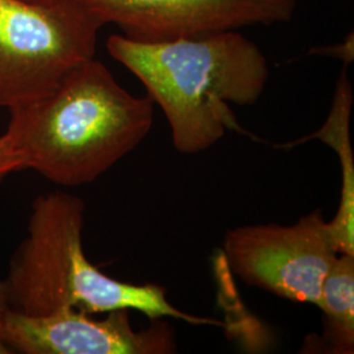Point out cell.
<instances>
[{"label": "cell", "mask_w": 354, "mask_h": 354, "mask_svg": "<svg viewBox=\"0 0 354 354\" xmlns=\"http://www.w3.org/2000/svg\"><path fill=\"white\" fill-rule=\"evenodd\" d=\"M151 97L120 86L105 64H79L46 95L8 109L1 134L23 171L64 187L89 184L151 131Z\"/></svg>", "instance_id": "6da1fadb"}, {"label": "cell", "mask_w": 354, "mask_h": 354, "mask_svg": "<svg viewBox=\"0 0 354 354\" xmlns=\"http://www.w3.org/2000/svg\"><path fill=\"white\" fill-rule=\"evenodd\" d=\"M106 49L160 105L181 153L205 151L227 131L244 134L230 104H256L269 77L266 55L238 30L153 44L112 35Z\"/></svg>", "instance_id": "7a4b0ae2"}, {"label": "cell", "mask_w": 354, "mask_h": 354, "mask_svg": "<svg viewBox=\"0 0 354 354\" xmlns=\"http://www.w3.org/2000/svg\"><path fill=\"white\" fill-rule=\"evenodd\" d=\"M84 213L83 200L70 193L51 192L35 200L26 239L13 252L4 279L11 310L32 317L66 308L89 315L136 310L151 320L174 317L225 327L212 317L180 311L160 285H133L102 273L83 250Z\"/></svg>", "instance_id": "3957f363"}, {"label": "cell", "mask_w": 354, "mask_h": 354, "mask_svg": "<svg viewBox=\"0 0 354 354\" xmlns=\"http://www.w3.org/2000/svg\"><path fill=\"white\" fill-rule=\"evenodd\" d=\"M102 26L77 0H0V106L46 95L95 58Z\"/></svg>", "instance_id": "277c9868"}, {"label": "cell", "mask_w": 354, "mask_h": 354, "mask_svg": "<svg viewBox=\"0 0 354 354\" xmlns=\"http://www.w3.org/2000/svg\"><path fill=\"white\" fill-rule=\"evenodd\" d=\"M223 253L231 270L247 285L317 307L324 279L339 256L320 209L291 226L268 223L230 230Z\"/></svg>", "instance_id": "5b68a950"}, {"label": "cell", "mask_w": 354, "mask_h": 354, "mask_svg": "<svg viewBox=\"0 0 354 354\" xmlns=\"http://www.w3.org/2000/svg\"><path fill=\"white\" fill-rule=\"evenodd\" d=\"M137 42L203 37L244 26L289 23L298 0H77Z\"/></svg>", "instance_id": "8992f818"}, {"label": "cell", "mask_w": 354, "mask_h": 354, "mask_svg": "<svg viewBox=\"0 0 354 354\" xmlns=\"http://www.w3.org/2000/svg\"><path fill=\"white\" fill-rule=\"evenodd\" d=\"M4 342L21 354H171L176 353L175 332L160 319L136 330L129 310H115L104 319L66 308L32 317L10 310Z\"/></svg>", "instance_id": "52a82bcc"}, {"label": "cell", "mask_w": 354, "mask_h": 354, "mask_svg": "<svg viewBox=\"0 0 354 354\" xmlns=\"http://www.w3.org/2000/svg\"><path fill=\"white\" fill-rule=\"evenodd\" d=\"M352 104L353 92L345 66L337 80L332 106L324 125L302 140L279 146L286 149L304 140H319L328 145L339 155L342 172V197L339 210L335 218L329 221L328 226L337 252L349 254H354V159L349 134Z\"/></svg>", "instance_id": "ba28073f"}, {"label": "cell", "mask_w": 354, "mask_h": 354, "mask_svg": "<svg viewBox=\"0 0 354 354\" xmlns=\"http://www.w3.org/2000/svg\"><path fill=\"white\" fill-rule=\"evenodd\" d=\"M319 308L324 314L323 342L328 353L354 352V254L339 253L323 282Z\"/></svg>", "instance_id": "9c48e42d"}, {"label": "cell", "mask_w": 354, "mask_h": 354, "mask_svg": "<svg viewBox=\"0 0 354 354\" xmlns=\"http://www.w3.org/2000/svg\"><path fill=\"white\" fill-rule=\"evenodd\" d=\"M10 310H11V306L8 299L7 285L4 279H0V354L12 353L4 342V327H6V320Z\"/></svg>", "instance_id": "30bf717a"}, {"label": "cell", "mask_w": 354, "mask_h": 354, "mask_svg": "<svg viewBox=\"0 0 354 354\" xmlns=\"http://www.w3.org/2000/svg\"><path fill=\"white\" fill-rule=\"evenodd\" d=\"M19 171H23L20 162L7 149L3 137L0 136V184L8 175Z\"/></svg>", "instance_id": "8fae6325"}, {"label": "cell", "mask_w": 354, "mask_h": 354, "mask_svg": "<svg viewBox=\"0 0 354 354\" xmlns=\"http://www.w3.org/2000/svg\"><path fill=\"white\" fill-rule=\"evenodd\" d=\"M30 1H37V3H51V1H55V0H30Z\"/></svg>", "instance_id": "7c38bea8"}]
</instances>
